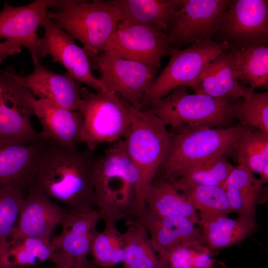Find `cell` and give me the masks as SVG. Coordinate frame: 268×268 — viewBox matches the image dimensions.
I'll return each mask as SVG.
<instances>
[{
  "label": "cell",
  "instance_id": "cell-8",
  "mask_svg": "<svg viewBox=\"0 0 268 268\" xmlns=\"http://www.w3.org/2000/svg\"><path fill=\"white\" fill-rule=\"evenodd\" d=\"M229 49L228 43L214 40L198 42L184 49L171 48L168 63L145 94L140 109L148 108L151 102L178 87L191 88L210 63L222 52Z\"/></svg>",
  "mask_w": 268,
  "mask_h": 268
},
{
  "label": "cell",
  "instance_id": "cell-23",
  "mask_svg": "<svg viewBox=\"0 0 268 268\" xmlns=\"http://www.w3.org/2000/svg\"><path fill=\"white\" fill-rule=\"evenodd\" d=\"M120 10L122 20L146 25L166 34L173 28L183 0H110Z\"/></svg>",
  "mask_w": 268,
  "mask_h": 268
},
{
  "label": "cell",
  "instance_id": "cell-36",
  "mask_svg": "<svg viewBox=\"0 0 268 268\" xmlns=\"http://www.w3.org/2000/svg\"><path fill=\"white\" fill-rule=\"evenodd\" d=\"M194 243L179 244L168 253L166 263L168 268H193L191 247Z\"/></svg>",
  "mask_w": 268,
  "mask_h": 268
},
{
  "label": "cell",
  "instance_id": "cell-32",
  "mask_svg": "<svg viewBox=\"0 0 268 268\" xmlns=\"http://www.w3.org/2000/svg\"><path fill=\"white\" fill-rule=\"evenodd\" d=\"M172 180L188 197L195 209L199 211L198 214L232 213L223 186L199 185Z\"/></svg>",
  "mask_w": 268,
  "mask_h": 268
},
{
  "label": "cell",
  "instance_id": "cell-38",
  "mask_svg": "<svg viewBox=\"0 0 268 268\" xmlns=\"http://www.w3.org/2000/svg\"><path fill=\"white\" fill-rule=\"evenodd\" d=\"M50 261L54 264V268H95L92 264H78L70 257L58 250H54Z\"/></svg>",
  "mask_w": 268,
  "mask_h": 268
},
{
  "label": "cell",
  "instance_id": "cell-15",
  "mask_svg": "<svg viewBox=\"0 0 268 268\" xmlns=\"http://www.w3.org/2000/svg\"><path fill=\"white\" fill-rule=\"evenodd\" d=\"M44 36L41 38L39 58L49 55L58 62L75 81L84 83L97 91H108L92 72L89 60L75 39L61 29L48 16L43 21Z\"/></svg>",
  "mask_w": 268,
  "mask_h": 268
},
{
  "label": "cell",
  "instance_id": "cell-33",
  "mask_svg": "<svg viewBox=\"0 0 268 268\" xmlns=\"http://www.w3.org/2000/svg\"><path fill=\"white\" fill-rule=\"evenodd\" d=\"M236 160L253 173L260 174L268 164V133L250 128L238 141Z\"/></svg>",
  "mask_w": 268,
  "mask_h": 268
},
{
  "label": "cell",
  "instance_id": "cell-2",
  "mask_svg": "<svg viewBox=\"0 0 268 268\" xmlns=\"http://www.w3.org/2000/svg\"><path fill=\"white\" fill-rule=\"evenodd\" d=\"M139 180L124 139L111 143L97 165L94 181L96 209L104 222L131 217Z\"/></svg>",
  "mask_w": 268,
  "mask_h": 268
},
{
  "label": "cell",
  "instance_id": "cell-7",
  "mask_svg": "<svg viewBox=\"0 0 268 268\" xmlns=\"http://www.w3.org/2000/svg\"><path fill=\"white\" fill-rule=\"evenodd\" d=\"M79 111L83 124L81 142L93 151L100 144L112 143L123 137L136 108L118 95L108 91L92 92L81 87Z\"/></svg>",
  "mask_w": 268,
  "mask_h": 268
},
{
  "label": "cell",
  "instance_id": "cell-12",
  "mask_svg": "<svg viewBox=\"0 0 268 268\" xmlns=\"http://www.w3.org/2000/svg\"><path fill=\"white\" fill-rule=\"evenodd\" d=\"M221 42L233 48L268 45V0H231L222 17Z\"/></svg>",
  "mask_w": 268,
  "mask_h": 268
},
{
  "label": "cell",
  "instance_id": "cell-29",
  "mask_svg": "<svg viewBox=\"0 0 268 268\" xmlns=\"http://www.w3.org/2000/svg\"><path fill=\"white\" fill-rule=\"evenodd\" d=\"M123 233L125 255L123 268H165L152 247L144 227L133 218H129Z\"/></svg>",
  "mask_w": 268,
  "mask_h": 268
},
{
  "label": "cell",
  "instance_id": "cell-28",
  "mask_svg": "<svg viewBox=\"0 0 268 268\" xmlns=\"http://www.w3.org/2000/svg\"><path fill=\"white\" fill-rule=\"evenodd\" d=\"M53 250L51 241L26 237L7 243L0 252V268H29L50 261Z\"/></svg>",
  "mask_w": 268,
  "mask_h": 268
},
{
  "label": "cell",
  "instance_id": "cell-27",
  "mask_svg": "<svg viewBox=\"0 0 268 268\" xmlns=\"http://www.w3.org/2000/svg\"><path fill=\"white\" fill-rule=\"evenodd\" d=\"M255 45L233 48L232 51L236 78L250 87L267 88L268 86V47Z\"/></svg>",
  "mask_w": 268,
  "mask_h": 268
},
{
  "label": "cell",
  "instance_id": "cell-1",
  "mask_svg": "<svg viewBox=\"0 0 268 268\" xmlns=\"http://www.w3.org/2000/svg\"><path fill=\"white\" fill-rule=\"evenodd\" d=\"M46 140L30 187L68 210L81 212L97 210L94 181L101 157L89 150L81 151L75 146Z\"/></svg>",
  "mask_w": 268,
  "mask_h": 268
},
{
  "label": "cell",
  "instance_id": "cell-4",
  "mask_svg": "<svg viewBox=\"0 0 268 268\" xmlns=\"http://www.w3.org/2000/svg\"><path fill=\"white\" fill-rule=\"evenodd\" d=\"M123 137L128 154L139 176L131 212V216L134 217L145 206V195L165 158L171 133L149 108H136Z\"/></svg>",
  "mask_w": 268,
  "mask_h": 268
},
{
  "label": "cell",
  "instance_id": "cell-3",
  "mask_svg": "<svg viewBox=\"0 0 268 268\" xmlns=\"http://www.w3.org/2000/svg\"><path fill=\"white\" fill-rule=\"evenodd\" d=\"M242 101L189 94L187 87L179 86L151 102L148 108L174 133L183 129L232 126Z\"/></svg>",
  "mask_w": 268,
  "mask_h": 268
},
{
  "label": "cell",
  "instance_id": "cell-19",
  "mask_svg": "<svg viewBox=\"0 0 268 268\" xmlns=\"http://www.w3.org/2000/svg\"><path fill=\"white\" fill-rule=\"evenodd\" d=\"M101 219L97 210L81 212L67 209L60 223V233L51 239L53 250L63 252L78 264H91L88 257Z\"/></svg>",
  "mask_w": 268,
  "mask_h": 268
},
{
  "label": "cell",
  "instance_id": "cell-22",
  "mask_svg": "<svg viewBox=\"0 0 268 268\" xmlns=\"http://www.w3.org/2000/svg\"><path fill=\"white\" fill-rule=\"evenodd\" d=\"M228 50L222 52L210 63L191 87L194 93L234 101L243 99L246 86L238 82L233 55Z\"/></svg>",
  "mask_w": 268,
  "mask_h": 268
},
{
  "label": "cell",
  "instance_id": "cell-37",
  "mask_svg": "<svg viewBox=\"0 0 268 268\" xmlns=\"http://www.w3.org/2000/svg\"><path fill=\"white\" fill-rule=\"evenodd\" d=\"M210 250L204 244L192 245L191 254L193 268H225L222 262L212 258Z\"/></svg>",
  "mask_w": 268,
  "mask_h": 268
},
{
  "label": "cell",
  "instance_id": "cell-31",
  "mask_svg": "<svg viewBox=\"0 0 268 268\" xmlns=\"http://www.w3.org/2000/svg\"><path fill=\"white\" fill-rule=\"evenodd\" d=\"M104 230L95 234L90 254L94 266L108 268L123 263L125 248L123 233L117 229L116 223L104 222Z\"/></svg>",
  "mask_w": 268,
  "mask_h": 268
},
{
  "label": "cell",
  "instance_id": "cell-17",
  "mask_svg": "<svg viewBox=\"0 0 268 268\" xmlns=\"http://www.w3.org/2000/svg\"><path fill=\"white\" fill-rule=\"evenodd\" d=\"M147 231L152 247L165 268L168 253L183 243L204 244L201 230L191 219L183 216L156 215L146 206L134 217Z\"/></svg>",
  "mask_w": 268,
  "mask_h": 268
},
{
  "label": "cell",
  "instance_id": "cell-10",
  "mask_svg": "<svg viewBox=\"0 0 268 268\" xmlns=\"http://www.w3.org/2000/svg\"><path fill=\"white\" fill-rule=\"evenodd\" d=\"M90 63L91 67L99 72V79L107 90L135 108H140L158 70L122 58L111 50L103 51Z\"/></svg>",
  "mask_w": 268,
  "mask_h": 268
},
{
  "label": "cell",
  "instance_id": "cell-21",
  "mask_svg": "<svg viewBox=\"0 0 268 268\" xmlns=\"http://www.w3.org/2000/svg\"><path fill=\"white\" fill-rule=\"evenodd\" d=\"M33 115L39 120L42 132L40 137L69 146L81 142L83 119L79 111L60 106L46 99L36 98L33 104Z\"/></svg>",
  "mask_w": 268,
  "mask_h": 268
},
{
  "label": "cell",
  "instance_id": "cell-34",
  "mask_svg": "<svg viewBox=\"0 0 268 268\" xmlns=\"http://www.w3.org/2000/svg\"><path fill=\"white\" fill-rule=\"evenodd\" d=\"M238 124L268 133V92H256L246 87L236 114Z\"/></svg>",
  "mask_w": 268,
  "mask_h": 268
},
{
  "label": "cell",
  "instance_id": "cell-6",
  "mask_svg": "<svg viewBox=\"0 0 268 268\" xmlns=\"http://www.w3.org/2000/svg\"><path fill=\"white\" fill-rule=\"evenodd\" d=\"M48 16L61 29L83 45L89 61L105 51L123 16L109 0H70L58 12Z\"/></svg>",
  "mask_w": 268,
  "mask_h": 268
},
{
  "label": "cell",
  "instance_id": "cell-30",
  "mask_svg": "<svg viewBox=\"0 0 268 268\" xmlns=\"http://www.w3.org/2000/svg\"><path fill=\"white\" fill-rule=\"evenodd\" d=\"M233 168L228 157L218 156L194 163L168 177L178 182L223 186Z\"/></svg>",
  "mask_w": 268,
  "mask_h": 268
},
{
  "label": "cell",
  "instance_id": "cell-20",
  "mask_svg": "<svg viewBox=\"0 0 268 268\" xmlns=\"http://www.w3.org/2000/svg\"><path fill=\"white\" fill-rule=\"evenodd\" d=\"M33 62V71L15 78L37 99H46L64 108L79 111L81 102L80 82L67 73L59 74L49 70L39 60Z\"/></svg>",
  "mask_w": 268,
  "mask_h": 268
},
{
  "label": "cell",
  "instance_id": "cell-24",
  "mask_svg": "<svg viewBox=\"0 0 268 268\" xmlns=\"http://www.w3.org/2000/svg\"><path fill=\"white\" fill-rule=\"evenodd\" d=\"M198 225L201 228L204 243L211 250L238 244L258 228L256 221L243 217L232 219L224 213L198 214Z\"/></svg>",
  "mask_w": 268,
  "mask_h": 268
},
{
  "label": "cell",
  "instance_id": "cell-14",
  "mask_svg": "<svg viewBox=\"0 0 268 268\" xmlns=\"http://www.w3.org/2000/svg\"><path fill=\"white\" fill-rule=\"evenodd\" d=\"M69 0H36L21 6H12L7 2L0 12V39L18 43L30 53L33 62L39 60L41 38L38 28L48 17L52 7L63 8Z\"/></svg>",
  "mask_w": 268,
  "mask_h": 268
},
{
  "label": "cell",
  "instance_id": "cell-16",
  "mask_svg": "<svg viewBox=\"0 0 268 268\" xmlns=\"http://www.w3.org/2000/svg\"><path fill=\"white\" fill-rule=\"evenodd\" d=\"M67 211L64 206L30 187L26 191L16 223L7 243L26 237L51 241L55 229L60 225Z\"/></svg>",
  "mask_w": 268,
  "mask_h": 268
},
{
  "label": "cell",
  "instance_id": "cell-25",
  "mask_svg": "<svg viewBox=\"0 0 268 268\" xmlns=\"http://www.w3.org/2000/svg\"><path fill=\"white\" fill-rule=\"evenodd\" d=\"M145 206L156 215L183 216L198 225L199 218L188 197L164 175H157L144 199Z\"/></svg>",
  "mask_w": 268,
  "mask_h": 268
},
{
  "label": "cell",
  "instance_id": "cell-39",
  "mask_svg": "<svg viewBox=\"0 0 268 268\" xmlns=\"http://www.w3.org/2000/svg\"><path fill=\"white\" fill-rule=\"evenodd\" d=\"M21 51V46L17 42L6 40L0 42V64L8 57L19 53Z\"/></svg>",
  "mask_w": 268,
  "mask_h": 268
},
{
  "label": "cell",
  "instance_id": "cell-26",
  "mask_svg": "<svg viewBox=\"0 0 268 268\" xmlns=\"http://www.w3.org/2000/svg\"><path fill=\"white\" fill-rule=\"evenodd\" d=\"M263 186L259 179L248 169L238 164L234 166L223 185L232 213L256 221V208L266 194Z\"/></svg>",
  "mask_w": 268,
  "mask_h": 268
},
{
  "label": "cell",
  "instance_id": "cell-13",
  "mask_svg": "<svg viewBox=\"0 0 268 268\" xmlns=\"http://www.w3.org/2000/svg\"><path fill=\"white\" fill-rule=\"evenodd\" d=\"M171 48L167 34L152 27L122 20L107 42L105 50L115 51L122 58L159 70L162 58Z\"/></svg>",
  "mask_w": 268,
  "mask_h": 268
},
{
  "label": "cell",
  "instance_id": "cell-11",
  "mask_svg": "<svg viewBox=\"0 0 268 268\" xmlns=\"http://www.w3.org/2000/svg\"><path fill=\"white\" fill-rule=\"evenodd\" d=\"M231 0H183L175 24L167 34L171 48L213 40L220 34L224 13Z\"/></svg>",
  "mask_w": 268,
  "mask_h": 268
},
{
  "label": "cell",
  "instance_id": "cell-9",
  "mask_svg": "<svg viewBox=\"0 0 268 268\" xmlns=\"http://www.w3.org/2000/svg\"><path fill=\"white\" fill-rule=\"evenodd\" d=\"M15 75L12 67L0 70V141L34 143L42 139L31 121L37 98Z\"/></svg>",
  "mask_w": 268,
  "mask_h": 268
},
{
  "label": "cell",
  "instance_id": "cell-40",
  "mask_svg": "<svg viewBox=\"0 0 268 268\" xmlns=\"http://www.w3.org/2000/svg\"><path fill=\"white\" fill-rule=\"evenodd\" d=\"M259 180L263 185L268 182V164H267L260 174Z\"/></svg>",
  "mask_w": 268,
  "mask_h": 268
},
{
  "label": "cell",
  "instance_id": "cell-5",
  "mask_svg": "<svg viewBox=\"0 0 268 268\" xmlns=\"http://www.w3.org/2000/svg\"><path fill=\"white\" fill-rule=\"evenodd\" d=\"M250 128L237 123L227 128L183 129L170 133L169 149L157 175L171 176L194 163L218 156L236 160L239 139Z\"/></svg>",
  "mask_w": 268,
  "mask_h": 268
},
{
  "label": "cell",
  "instance_id": "cell-18",
  "mask_svg": "<svg viewBox=\"0 0 268 268\" xmlns=\"http://www.w3.org/2000/svg\"><path fill=\"white\" fill-rule=\"evenodd\" d=\"M46 141L29 144L0 141V186L26 192L38 171Z\"/></svg>",
  "mask_w": 268,
  "mask_h": 268
},
{
  "label": "cell",
  "instance_id": "cell-35",
  "mask_svg": "<svg viewBox=\"0 0 268 268\" xmlns=\"http://www.w3.org/2000/svg\"><path fill=\"white\" fill-rule=\"evenodd\" d=\"M25 193L13 186H0V252L15 225Z\"/></svg>",
  "mask_w": 268,
  "mask_h": 268
}]
</instances>
